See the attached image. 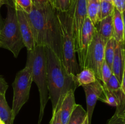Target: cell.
Listing matches in <instances>:
<instances>
[{"instance_id":"6da1fadb","label":"cell","mask_w":125,"mask_h":124,"mask_svg":"<svg viewBox=\"0 0 125 124\" xmlns=\"http://www.w3.org/2000/svg\"><path fill=\"white\" fill-rule=\"evenodd\" d=\"M28 16L36 46L50 49L62 60L61 31L57 10L50 3L43 6L33 4Z\"/></svg>"},{"instance_id":"7a4b0ae2","label":"cell","mask_w":125,"mask_h":124,"mask_svg":"<svg viewBox=\"0 0 125 124\" xmlns=\"http://www.w3.org/2000/svg\"><path fill=\"white\" fill-rule=\"evenodd\" d=\"M47 66L49 98L52 113L60 108L62 100L70 90L75 91L78 87L76 75L67 72L62 60L54 51L45 47Z\"/></svg>"},{"instance_id":"3957f363","label":"cell","mask_w":125,"mask_h":124,"mask_svg":"<svg viewBox=\"0 0 125 124\" xmlns=\"http://www.w3.org/2000/svg\"><path fill=\"white\" fill-rule=\"evenodd\" d=\"M27 58L31 62L33 81L38 88L40 96V113L38 124H41L45 107L49 98L48 88L47 66L45 47L36 46L31 51H28Z\"/></svg>"},{"instance_id":"277c9868","label":"cell","mask_w":125,"mask_h":124,"mask_svg":"<svg viewBox=\"0 0 125 124\" xmlns=\"http://www.w3.org/2000/svg\"><path fill=\"white\" fill-rule=\"evenodd\" d=\"M57 16L61 31L62 62L68 73L76 75L81 69L76 56L72 15L68 10L65 12L57 11Z\"/></svg>"},{"instance_id":"5b68a950","label":"cell","mask_w":125,"mask_h":124,"mask_svg":"<svg viewBox=\"0 0 125 124\" xmlns=\"http://www.w3.org/2000/svg\"><path fill=\"white\" fill-rule=\"evenodd\" d=\"M0 47L10 51L15 58L18 57L21 50L24 47L17 11L12 6H7V16L0 32Z\"/></svg>"},{"instance_id":"8992f818","label":"cell","mask_w":125,"mask_h":124,"mask_svg":"<svg viewBox=\"0 0 125 124\" xmlns=\"http://www.w3.org/2000/svg\"><path fill=\"white\" fill-rule=\"evenodd\" d=\"M32 81L31 62L29 58H27L26 66L17 73L14 81L12 83L13 96L12 111L14 118L28 102Z\"/></svg>"},{"instance_id":"52a82bcc","label":"cell","mask_w":125,"mask_h":124,"mask_svg":"<svg viewBox=\"0 0 125 124\" xmlns=\"http://www.w3.org/2000/svg\"><path fill=\"white\" fill-rule=\"evenodd\" d=\"M106 43L96 29L94 38L88 50L84 66V68L92 69L96 75V79L100 81L101 79V69L104 62Z\"/></svg>"},{"instance_id":"ba28073f","label":"cell","mask_w":125,"mask_h":124,"mask_svg":"<svg viewBox=\"0 0 125 124\" xmlns=\"http://www.w3.org/2000/svg\"><path fill=\"white\" fill-rule=\"evenodd\" d=\"M69 11L72 15L74 47L76 52L79 47L83 26L87 18V0H71Z\"/></svg>"},{"instance_id":"9c48e42d","label":"cell","mask_w":125,"mask_h":124,"mask_svg":"<svg viewBox=\"0 0 125 124\" xmlns=\"http://www.w3.org/2000/svg\"><path fill=\"white\" fill-rule=\"evenodd\" d=\"M95 32V26L87 17L83 26L79 47L76 52V53L78 54V64L81 70L84 68L88 50L94 38Z\"/></svg>"},{"instance_id":"30bf717a","label":"cell","mask_w":125,"mask_h":124,"mask_svg":"<svg viewBox=\"0 0 125 124\" xmlns=\"http://www.w3.org/2000/svg\"><path fill=\"white\" fill-rule=\"evenodd\" d=\"M84 90L86 98L87 105V115L89 124H91L93 113L95 105L99 100L103 91V85L101 81L96 80L94 83L89 85L82 86Z\"/></svg>"},{"instance_id":"8fae6325","label":"cell","mask_w":125,"mask_h":124,"mask_svg":"<svg viewBox=\"0 0 125 124\" xmlns=\"http://www.w3.org/2000/svg\"><path fill=\"white\" fill-rule=\"evenodd\" d=\"M16 11L20 30L21 34L24 47H26L27 51H32L36 46V44L33 34L32 28L28 18V14L23 12V11L18 10H16Z\"/></svg>"},{"instance_id":"7c38bea8","label":"cell","mask_w":125,"mask_h":124,"mask_svg":"<svg viewBox=\"0 0 125 124\" xmlns=\"http://www.w3.org/2000/svg\"><path fill=\"white\" fill-rule=\"evenodd\" d=\"M125 64V47L123 43L117 44L112 64V71L114 75L122 83Z\"/></svg>"},{"instance_id":"4fadbf2b","label":"cell","mask_w":125,"mask_h":124,"mask_svg":"<svg viewBox=\"0 0 125 124\" xmlns=\"http://www.w3.org/2000/svg\"><path fill=\"white\" fill-rule=\"evenodd\" d=\"M74 93L73 90H70L65 96L60 106V115L62 124H67L70 117L76 105Z\"/></svg>"},{"instance_id":"5bb4252c","label":"cell","mask_w":125,"mask_h":124,"mask_svg":"<svg viewBox=\"0 0 125 124\" xmlns=\"http://www.w3.org/2000/svg\"><path fill=\"white\" fill-rule=\"evenodd\" d=\"M98 33L106 42L113 37V15L101 19L95 26Z\"/></svg>"},{"instance_id":"9a60e30c","label":"cell","mask_w":125,"mask_h":124,"mask_svg":"<svg viewBox=\"0 0 125 124\" xmlns=\"http://www.w3.org/2000/svg\"><path fill=\"white\" fill-rule=\"evenodd\" d=\"M113 38L118 43L124 41V24L123 16L117 9H114L113 13Z\"/></svg>"},{"instance_id":"2e32d148","label":"cell","mask_w":125,"mask_h":124,"mask_svg":"<svg viewBox=\"0 0 125 124\" xmlns=\"http://www.w3.org/2000/svg\"><path fill=\"white\" fill-rule=\"evenodd\" d=\"M14 119L12 108L6 101L5 94H0V120L5 124H13Z\"/></svg>"},{"instance_id":"e0dca14e","label":"cell","mask_w":125,"mask_h":124,"mask_svg":"<svg viewBox=\"0 0 125 124\" xmlns=\"http://www.w3.org/2000/svg\"><path fill=\"white\" fill-rule=\"evenodd\" d=\"M87 17L95 26L101 20L100 0H87Z\"/></svg>"},{"instance_id":"ac0fdd59","label":"cell","mask_w":125,"mask_h":124,"mask_svg":"<svg viewBox=\"0 0 125 124\" xmlns=\"http://www.w3.org/2000/svg\"><path fill=\"white\" fill-rule=\"evenodd\" d=\"M78 87L89 85L98 80L94 71L90 68H84L76 75Z\"/></svg>"},{"instance_id":"d6986e66","label":"cell","mask_w":125,"mask_h":124,"mask_svg":"<svg viewBox=\"0 0 125 124\" xmlns=\"http://www.w3.org/2000/svg\"><path fill=\"white\" fill-rule=\"evenodd\" d=\"M87 117V112L81 105L76 104L69 118L67 124H83Z\"/></svg>"},{"instance_id":"ffe728a7","label":"cell","mask_w":125,"mask_h":124,"mask_svg":"<svg viewBox=\"0 0 125 124\" xmlns=\"http://www.w3.org/2000/svg\"><path fill=\"white\" fill-rule=\"evenodd\" d=\"M118 43L113 37L106 43L104 47V62L112 69V64Z\"/></svg>"},{"instance_id":"44dd1931","label":"cell","mask_w":125,"mask_h":124,"mask_svg":"<svg viewBox=\"0 0 125 124\" xmlns=\"http://www.w3.org/2000/svg\"><path fill=\"white\" fill-rule=\"evenodd\" d=\"M103 91L99 100L106 104L118 108L120 105V102L118 98H117L116 95L112 91L109 90L103 83Z\"/></svg>"},{"instance_id":"7402d4cb","label":"cell","mask_w":125,"mask_h":124,"mask_svg":"<svg viewBox=\"0 0 125 124\" xmlns=\"http://www.w3.org/2000/svg\"><path fill=\"white\" fill-rule=\"evenodd\" d=\"M13 7L15 10L23 11L29 14L32 8V0H13Z\"/></svg>"},{"instance_id":"603a6c76","label":"cell","mask_w":125,"mask_h":124,"mask_svg":"<svg viewBox=\"0 0 125 124\" xmlns=\"http://www.w3.org/2000/svg\"><path fill=\"white\" fill-rule=\"evenodd\" d=\"M50 4L59 12H68L70 9L71 0H48Z\"/></svg>"},{"instance_id":"cb8c5ba5","label":"cell","mask_w":125,"mask_h":124,"mask_svg":"<svg viewBox=\"0 0 125 124\" xmlns=\"http://www.w3.org/2000/svg\"><path fill=\"white\" fill-rule=\"evenodd\" d=\"M115 7L112 2L100 1V18L101 19L112 15Z\"/></svg>"},{"instance_id":"d4e9b609","label":"cell","mask_w":125,"mask_h":124,"mask_svg":"<svg viewBox=\"0 0 125 124\" xmlns=\"http://www.w3.org/2000/svg\"><path fill=\"white\" fill-rule=\"evenodd\" d=\"M104 85L109 90L111 91H116L122 89L121 83L114 74H112L107 83L105 84Z\"/></svg>"},{"instance_id":"484cf974","label":"cell","mask_w":125,"mask_h":124,"mask_svg":"<svg viewBox=\"0 0 125 124\" xmlns=\"http://www.w3.org/2000/svg\"><path fill=\"white\" fill-rule=\"evenodd\" d=\"M112 74H113V73H112L111 68L104 62L103 64L102 69H101V81H102L103 83L104 84V85L106 84L110 79V78L111 77Z\"/></svg>"},{"instance_id":"4316f807","label":"cell","mask_w":125,"mask_h":124,"mask_svg":"<svg viewBox=\"0 0 125 124\" xmlns=\"http://www.w3.org/2000/svg\"><path fill=\"white\" fill-rule=\"evenodd\" d=\"M107 124H125V115L114 114Z\"/></svg>"},{"instance_id":"83f0119b","label":"cell","mask_w":125,"mask_h":124,"mask_svg":"<svg viewBox=\"0 0 125 124\" xmlns=\"http://www.w3.org/2000/svg\"><path fill=\"white\" fill-rule=\"evenodd\" d=\"M59 109H56L54 112L52 113V117H51L50 124H62Z\"/></svg>"},{"instance_id":"f1b7e54d","label":"cell","mask_w":125,"mask_h":124,"mask_svg":"<svg viewBox=\"0 0 125 124\" xmlns=\"http://www.w3.org/2000/svg\"><path fill=\"white\" fill-rule=\"evenodd\" d=\"M112 1L115 8L122 13L125 9V0H112Z\"/></svg>"},{"instance_id":"f546056e","label":"cell","mask_w":125,"mask_h":124,"mask_svg":"<svg viewBox=\"0 0 125 124\" xmlns=\"http://www.w3.org/2000/svg\"><path fill=\"white\" fill-rule=\"evenodd\" d=\"M8 87L9 85L5 80L4 78L2 75H0V94H6Z\"/></svg>"},{"instance_id":"4dcf8cb0","label":"cell","mask_w":125,"mask_h":124,"mask_svg":"<svg viewBox=\"0 0 125 124\" xmlns=\"http://www.w3.org/2000/svg\"><path fill=\"white\" fill-rule=\"evenodd\" d=\"M32 2L37 6H43L49 3L48 0H32Z\"/></svg>"},{"instance_id":"1f68e13d","label":"cell","mask_w":125,"mask_h":124,"mask_svg":"<svg viewBox=\"0 0 125 124\" xmlns=\"http://www.w3.org/2000/svg\"><path fill=\"white\" fill-rule=\"evenodd\" d=\"M121 85H122V90H123V92H124V94L125 95V64L124 71H123V78H122V83H121ZM124 105H123V106H124ZM119 110H120V109H119Z\"/></svg>"},{"instance_id":"d6a6232c","label":"cell","mask_w":125,"mask_h":124,"mask_svg":"<svg viewBox=\"0 0 125 124\" xmlns=\"http://www.w3.org/2000/svg\"><path fill=\"white\" fill-rule=\"evenodd\" d=\"M4 4H6L7 6H12L13 7V6L12 5L11 2H10L9 0H0V8H1V6Z\"/></svg>"},{"instance_id":"836d02e7","label":"cell","mask_w":125,"mask_h":124,"mask_svg":"<svg viewBox=\"0 0 125 124\" xmlns=\"http://www.w3.org/2000/svg\"><path fill=\"white\" fill-rule=\"evenodd\" d=\"M115 114H120V115H125V104L120 110L116 111Z\"/></svg>"},{"instance_id":"e575fe53","label":"cell","mask_w":125,"mask_h":124,"mask_svg":"<svg viewBox=\"0 0 125 124\" xmlns=\"http://www.w3.org/2000/svg\"><path fill=\"white\" fill-rule=\"evenodd\" d=\"M122 16H123V24H124V41H123V43H124V46L125 47V9L124 10H123V12H122Z\"/></svg>"},{"instance_id":"d590c367","label":"cell","mask_w":125,"mask_h":124,"mask_svg":"<svg viewBox=\"0 0 125 124\" xmlns=\"http://www.w3.org/2000/svg\"><path fill=\"white\" fill-rule=\"evenodd\" d=\"M4 25V21L2 20V17H1V14H0V32H1V29H2V27H3Z\"/></svg>"},{"instance_id":"8d00e7d4","label":"cell","mask_w":125,"mask_h":124,"mask_svg":"<svg viewBox=\"0 0 125 124\" xmlns=\"http://www.w3.org/2000/svg\"><path fill=\"white\" fill-rule=\"evenodd\" d=\"M83 124H89V122H88V119H87V117L85 119V121L84 122V123H83Z\"/></svg>"},{"instance_id":"74e56055","label":"cell","mask_w":125,"mask_h":124,"mask_svg":"<svg viewBox=\"0 0 125 124\" xmlns=\"http://www.w3.org/2000/svg\"><path fill=\"white\" fill-rule=\"evenodd\" d=\"M100 1H108V2H112V0H100Z\"/></svg>"},{"instance_id":"f35d334b","label":"cell","mask_w":125,"mask_h":124,"mask_svg":"<svg viewBox=\"0 0 125 124\" xmlns=\"http://www.w3.org/2000/svg\"><path fill=\"white\" fill-rule=\"evenodd\" d=\"M9 1H10V2H11V4H12V6H13V2H12V0H9Z\"/></svg>"},{"instance_id":"ab89813d","label":"cell","mask_w":125,"mask_h":124,"mask_svg":"<svg viewBox=\"0 0 125 124\" xmlns=\"http://www.w3.org/2000/svg\"><path fill=\"white\" fill-rule=\"evenodd\" d=\"M0 124H4V123H3V122H0Z\"/></svg>"},{"instance_id":"60d3db41","label":"cell","mask_w":125,"mask_h":124,"mask_svg":"<svg viewBox=\"0 0 125 124\" xmlns=\"http://www.w3.org/2000/svg\"><path fill=\"white\" fill-rule=\"evenodd\" d=\"M12 2H13V0H12Z\"/></svg>"},{"instance_id":"b9f144b4","label":"cell","mask_w":125,"mask_h":124,"mask_svg":"<svg viewBox=\"0 0 125 124\" xmlns=\"http://www.w3.org/2000/svg\"><path fill=\"white\" fill-rule=\"evenodd\" d=\"M0 122H1V120H0Z\"/></svg>"}]
</instances>
